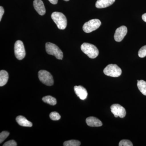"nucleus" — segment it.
Listing matches in <instances>:
<instances>
[{
	"instance_id": "1",
	"label": "nucleus",
	"mask_w": 146,
	"mask_h": 146,
	"mask_svg": "<svg viewBox=\"0 0 146 146\" xmlns=\"http://www.w3.org/2000/svg\"><path fill=\"white\" fill-rule=\"evenodd\" d=\"M51 18L59 29L64 30L66 28L67 26V18L63 13L53 12L52 14Z\"/></svg>"
},
{
	"instance_id": "2",
	"label": "nucleus",
	"mask_w": 146,
	"mask_h": 146,
	"mask_svg": "<svg viewBox=\"0 0 146 146\" xmlns=\"http://www.w3.org/2000/svg\"><path fill=\"white\" fill-rule=\"evenodd\" d=\"M81 49L84 54L91 58H96L99 54L98 48L94 45L89 43H83L81 45Z\"/></svg>"
},
{
	"instance_id": "3",
	"label": "nucleus",
	"mask_w": 146,
	"mask_h": 146,
	"mask_svg": "<svg viewBox=\"0 0 146 146\" xmlns=\"http://www.w3.org/2000/svg\"><path fill=\"white\" fill-rule=\"evenodd\" d=\"M46 51L48 54L54 56L56 58L62 60L63 56V53L56 45L50 42L46 44Z\"/></svg>"
},
{
	"instance_id": "4",
	"label": "nucleus",
	"mask_w": 146,
	"mask_h": 146,
	"mask_svg": "<svg viewBox=\"0 0 146 146\" xmlns=\"http://www.w3.org/2000/svg\"><path fill=\"white\" fill-rule=\"evenodd\" d=\"M104 73L106 75L112 77H118L121 75V69L115 64H109L104 70Z\"/></svg>"
},
{
	"instance_id": "5",
	"label": "nucleus",
	"mask_w": 146,
	"mask_h": 146,
	"mask_svg": "<svg viewBox=\"0 0 146 146\" xmlns=\"http://www.w3.org/2000/svg\"><path fill=\"white\" fill-rule=\"evenodd\" d=\"M38 78L41 82L47 86H52L54 84V79L52 75L48 71L41 70L38 72Z\"/></svg>"
},
{
	"instance_id": "6",
	"label": "nucleus",
	"mask_w": 146,
	"mask_h": 146,
	"mask_svg": "<svg viewBox=\"0 0 146 146\" xmlns=\"http://www.w3.org/2000/svg\"><path fill=\"white\" fill-rule=\"evenodd\" d=\"M101 25V22L99 19H92L84 25L83 30L86 33H90L98 29Z\"/></svg>"
},
{
	"instance_id": "7",
	"label": "nucleus",
	"mask_w": 146,
	"mask_h": 146,
	"mask_svg": "<svg viewBox=\"0 0 146 146\" xmlns=\"http://www.w3.org/2000/svg\"><path fill=\"white\" fill-rule=\"evenodd\" d=\"M14 53L18 60L23 59L26 55V52L23 42L21 40L16 41L14 45Z\"/></svg>"
},
{
	"instance_id": "8",
	"label": "nucleus",
	"mask_w": 146,
	"mask_h": 146,
	"mask_svg": "<svg viewBox=\"0 0 146 146\" xmlns=\"http://www.w3.org/2000/svg\"><path fill=\"white\" fill-rule=\"evenodd\" d=\"M111 112L114 115L115 117H119L123 118L125 117L126 112L125 108L119 104L112 105L110 107Z\"/></svg>"
},
{
	"instance_id": "9",
	"label": "nucleus",
	"mask_w": 146,
	"mask_h": 146,
	"mask_svg": "<svg viewBox=\"0 0 146 146\" xmlns=\"http://www.w3.org/2000/svg\"><path fill=\"white\" fill-rule=\"evenodd\" d=\"M127 32V29L125 26L120 27L116 29L114 38L116 42H120L123 39Z\"/></svg>"
},
{
	"instance_id": "10",
	"label": "nucleus",
	"mask_w": 146,
	"mask_h": 146,
	"mask_svg": "<svg viewBox=\"0 0 146 146\" xmlns=\"http://www.w3.org/2000/svg\"><path fill=\"white\" fill-rule=\"evenodd\" d=\"M33 6L39 15L43 16L46 13V9L42 0H34Z\"/></svg>"
},
{
	"instance_id": "11",
	"label": "nucleus",
	"mask_w": 146,
	"mask_h": 146,
	"mask_svg": "<svg viewBox=\"0 0 146 146\" xmlns=\"http://www.w3.org/2000/svg\"><path fill=\"white\" fill-rule=\"evenodd\" d=\"M74 90L76 95L81 100H84L87 98L88 93L86 89L81 86H75L74 87Z\"/></svg>"
},
{
	"instance_id": "12",
	"label": "nucleus",
	"mask_w": 146,
	"mask_h": 146,
	"mask_svg": "<svg viewBox=\"0 0 146 146\" xmlns=\"http://www.w3.org/2000/svg\"><path fill=\"white\" fill-rule=\"evenodd\" d=\"M86 122L87 125L92 127H98L102 125V123L98 118L94 117L86 118Z\"/></svg>"
},
{
	"instance_id": "13",
	"label": "nucleus",
	"mask_w": 146,
	"mask_h": 146,
	"mask_svg": "<svg viewBox=\"0 0 146 146\" xmlns=\"http://www.w3.org/2000/svg\"><path fill=\"white\" fill-rule=\"evenodd\" d=\"M115 0H98L96 4L97 8H104L112 5Z\"/></svg>"
},
{
	"instance_id": "14",
	"label": "nucleus",
	"mask_w": 146,
	"mask_h": 146,
	"mask_svg": "<svg viewBox=\"0 0 146 146\" xmlns=\"http://www.w3.org/2000/svg\"><path fill=\"white\" fill-rule=\"evenodd\" d=\"M16 121L18 124L22 126L31 127L33 126L32 123L23 116H18L16 118Z\"/></svg>"
},
{
	"instance_id": "15",
	"label": "nucleus",
	"mask_w": 146,
	"mask_h": 146,
	"mask_svg": "<svg viewBox=\"0 0 146 146\" xmlns=\"http://www.w3.org/2000/svg\"><path fill=\"white\" fill-rule=\"evenodd\" d=\"M8 73L7 71L2 70L0 71V86L5 85L8 81Z\"/></svg>"
},
{
	"instance_id": "16",
	"label": "nucleus",
	"mask_w": 146,
	"mask_h": 146,
	"mask_svg": "<svg viewBox=\"0 0 146 146\" xmlns=\"http://www.w3.org/2000/svg\"><path fill=\"white\" fill-rule=\"evenodd\" d=\"M137 86L141 93L146 96V82L143 80H139L137 83Z\"/></svg>"
},
{
	"instance_id": "17",
	"label": "nucleus",
	"mask_w": 146,
	"mask_h": 146,
	"mask_svg": "<svg viewBox=\"0 0 146 146\" xmlns=\"http://www.w3.org/2000/svg\"><path fill=\"white\" fill-rule=\"evenodd\" d=\"M42 100L46 103L48 104H49L52 106L56 104L57 103L56 98L50 96L44 97L42 98Z\"/></svg>"
},
{
	"instance_id": "18",
	"label": "nucleus",
	"mask_w": 146,
	"mask_h": 146,
	"mask_svg": "<svg viewBox=\"0 0 146 146\" xmlns=\"http://www.w3.org/2000/svg\"><path fill=\"white\" fill-rule=\"evenodd\" d=\"M81 143L77 140H72L65 141L63 143L64 146H79Z\"/></svg>"
},
{
	"instance_id": "19",
	"label": "nucleus",
	"mask_w": 146,
	"mask_h": 146,
	"mask_svg": "<svg viewBox=\"0 0 146 146\" xmlns=\"http://www.w3.org/2000/svg\"><path fill=\"white\" fill-rule=\"evenodd\" d=\"M50 117L53 121H58L60 119L61 117L59 113L56 112H51L50 114Z\"/></svg>"
},
{
	"instance_id": "20",
	"label": "nucleus",
	"mask_w": 146,
	"mask_h": 146,
	"mask_svg": "<svg viewBox=\"0 0 146 146\" xmlns=\"http://www.w3.org/2000/svg\"><path fill=\"white\" fill-rule=\"evenodd\" d=\"M8 131H3L0 133V143H2L9 136Z\"/></svg>"
},
{
	"instance_id": "21",
	"label": "nucleus",
	"mask_w": 146,
	"mask_h": 146,
	"mask_svg": "<svg viewBox=\"0 0 146 146\" xmlns=\"http://www.w3.org/2000/svg\"><path fill=\"white\" fill-rule=\"evenodd\" d=\"M138 56L141 58H144L146 56V45L142 47L138 52Z\"/></svg>"
},
{
	"instance_id": "22",
	"label": "nucleus",
	"mask_w": 146,
	"mask_h": 146,
	"mask_svg": "<svg viewBox=\"0 0 146 146\" xmlns=\"http://www.w3.org/2000/svg\"><path fill=\"white\" fill-rule=\"evenodd\" d=\"M119 146H133V144L129 140H121L119 144Z\"/></svg>"
},
{
	"instance_id": "23",
	"label": "nucleus",
	"mask_w": 146,
	"mask_h": 146,
	"mask_svg": "<svg viewBox=\"0 0 146 146\" xmlns=\"http://www.w3.org/2000/svg\"><path fill=\"white\" fill-rule=\"evenodd\" d=\"M3 146H17V143L14 140H10L5 143L3 145Z\"/></svg>"
},
{
	"instance_id": "24",
	"label": "nucleus",
	"mask_w": 146,
	"mask_h": 146,
	"mask_svg": "<svg viewBox=\"0 0 146 146\" xmlns=\"http://www.w3.org/2000/svg\"><path fill=\"white\" fill-rule=\"evenodd\" d=\"M4 9L2 6L0 7V21L1 20L3 15L4 13Z\"/></svg>"
},
{
	"instance_id": "25",
	"label": "nucleus",
	"mask_w": 146,
	"mask_h": 146,
	"mask_svg": "<svg viewBox=\"0 0 146 146\" xmlns=\"http://www.w3.org/2000/svg\"><path fill=\"white\" fill-rule=\"evenodd\" d=\"M48 1L54 5L58 3V0H48Z\"/></svg>"
},
{
	"instance_id": "26",
	"label": "nucleus",
	"mask_w": 146,
	"mask_h": 146,
	"mask_svg": "<svg viewBox=\"0 0 146 146\" xmlns=\"http://www.w3.org/2000/svg\"><path fill=\"white\" fill-rule=\"evenodd\" d=\"M142 19L143 21L146 23V13H144L142 16Z\"/></svg>"
},
{
	"instance_id": "27",
	"label": "nucleus",
	"mask_w": 146,
	"mask_h": 146,
	"mask_svg": "<svg viewBox=\"0 0 146 146\" xmlns=\"http://www.w3.org/2000/svg\"><path fill=\"white\" fill-rule=\"evenodd\" d=\"M63 1H70V0H63Z\"/></svg>"
},
{
	"instance_id": "28",
	"label": "nucleus",
	"mask_w": 146,
	"mask_h": 146,
	"mask_svg": "<svg viewBox=\"0 0 146 146\" xmlns=\"http://www.w3.org/2000/svg\"><path fill=\"white\" fill-rule=\"evenodd\" d=\"M139 81V80H137V82H138V81Z\"/></svg>"
}]
</instances>
